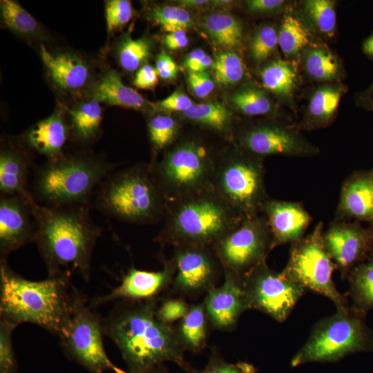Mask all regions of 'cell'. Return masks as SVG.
I'll return each instance as SVG.
<instances>
[{
  "label": "cell",
  "mask_w": 373,
  "mask_h": 373,
  "mask_svg": "<svg viewBox=\"0 0 373 373\" xmlns=\"http://www.w3.org/2000/svg\"><path fill=\"white\" fill-rule=\"evenodd\" d=\"M164 43L168 49L175 50L185 48L189 44V39L185 30H178L167 33Z\"/></svg>",
  "instance_id": "obj_52"
},
{
  "label": "cell",
  "mask_w": 373,
  "mask_h": 373,
  "mask_svg": "<svg viewBox=\"0 0 373 373\" xmlns=\"http://www.w3.org/2000/svg\"><path fill=\"white\" fill-rule=\"evenodd\" d=\"M224 280L209 289L203 301L209 325L215 329H233L240 315L249 309L242 276L223 268Z\"/></svg>",
  "instance_id": "obj_16"
},
{
  "label": "cell",
  "mask_w": 373,
  "mask_h": 373,
  "mask_svg": "<svg viewBox=\"0 0 373 373\" xmlns=\"http://www.w3.org/2000/svg\"><path fill=\"white\" fill-rule=\"evenodd\" d=\"M40 55L50 79L61 90L75 91L86 84L89 68L79 57L66 52L51 53L42 44Z\"/></svg>",
  "instance_id": "obj_22"
},
{
  "label": "cell",
  "mask_w": 373,
  "mask_h": 373,
  "mask_svg": "<svg viewBox=\"0 0 373 373\" xmlns=\"http://www.w3.org/2000/svg\"><path fill=\"white\" fill-rule=\"evenodd\" d=\"M341 96L340 90L333 88L318 89L312 96L309 111L317 121H327L336 111Z\"/></svg>",
  "instance_id": "obj_39"
},
{
  "label": "cell",
  "mask_w": 373,
  "mask_h": 373,
  "mask_svg": "<svg viewBox=\"0 0 373 373\" xmlns=\"http://www.w3.org/2000/svg\"><path fill=\"white\" fill-rule=\"evenodd\" d=\"M186 373H256V368L250 363L239 361L236 363L227 362L216 348L212 349L211 355L205 367L200 371L191 365L184 370Z\"/></svg>",
  "instance_id": "obj_44"
},
{
  "label": "cell",
  "mask_w": 373,
  "mask_h": 373,
  "mask_svg": "<svg viewBox=\"0 0 373 373\" xmlns=\"http://www.w3.org/2000/svg\"><path fill=\"white\" fill-rule=\"evenodd\" d=\"M231 100L236 107L249 116L267 114L271 104L264 92L254 88H246L234 93Z\"/></svg>",
  "instance_id": "obj_38"
},
{
  "label": "cell",
  "mask_w": 373,
  "mask_h": 373,
  "mask_svg": "<svg viewBox=\"0 0 373 373\" xmlns=\"http://www.w3.org/2000/svg\"><path fill=\"white\" fill-rule=\"evenodd\" d=\"M209 325L203 302L190 305L188 312L175 326L182 350L193 353L202 351L207 346Z\"/></svg>",
  "instance_id": "obj_27"
},
{
  "label": "cell",
  "mask_w": 373,
  "mask_h": 373,
  "mask_svg": "<svg viewBox=\"0 0 373 373\" xmlns=\"http://www.w3.org/2000/svg\"><path fill=\"white\" fill-rule=\"evenodd\" d=\"M73 131L82 142L95 138L102 121V109L99 102L90 100L69 111Z\"/></svg>",
  "instance_id": "obj_30"
},
{
  "label": "cell",
  "mask_w": 373,
  "mask_h": 373,
  "mask_svg": "<svg viewBox=\"0 0 373 373\" xmlns=\"http://www.w3.org/2000/svg\"><path fill=\"white\" fill-rule=\"evenodd\" d=\"M212 2H213V5H215L216 6H226L231 3V1H213Z\"/></svg>",
  "instance_id": "obj_57"
},
{
  "label": "cell",
  "mask_w": 373,
  "mask_h": 373,
  "mask_svg": "<svg viewBox=\"0 0 373 373\" xmlns=\"http://www.w3.org/2000/svg\"><path fill=\"white\" fill-rule=\"evenodd\" d=\"M193 103L184 93L180 90H176L166 98L151 103L153 109L164 112H185L189 109Z\"/></svg>",
  "instance_id": "obj_47"
},
{
  "label": "cell",
  "mask_w": 373,
  "mask_h": 373,
  "mask_svg": "<svg viewBox=\"0 0 373 373\" xmlns=\"http://www.w3.org/2000/svg\"><path fill=\"white\" fill-rule=\"evenodd\" d=\"M309 41V33L300 21L293 16H287L278 34V44L284 54L294 55Z\"/></svg>",
  "instance_id": "obj_36"
},
{
  "label": "cell",
  "mask_w": 373,
  "mask_h": 373,
  "mask_svg": "<svg viewBox=\"0 0 373 373\" xmlns=\"http://www.w3.org/2000/svg\"><path fill=\"white\" fill-rule=\"evenodd\" d=\"M166 204L149 164L115 169L102 182L94 195V205L103 214L137 224L162 220Z\"/></svg>",
  "instance_id": "obj_5"
},
{
  "label": "cell",
  "mask_w": 373,
  "mask_h": 373,
  "mask_svg": "<svg viewBox=\"0 0 373 373\" xmlns=\"http://www.w3.org/2000/svg\"><path fill=\"white\" fill-rule=\"evenodd\" d=\"M347 279L350 309L366 316L373 309V251L350 271Z\"/></svg>",
  "instance_id": "obj_26"
},
{
  "label": "cell",
  "mask_w": 373,
  "mask_h": 373,
  "mask_svg": "<svg viewBox=\"0 0 373 373\" xmlns=\"http://www.w3.org/2000/svg\"><path fill=\"white\" fill-rule=\"evenodd\" d=\"M249 308L285 321L307 289L268 267L264 261L242 276Z\"/></svg>",
  "instance_id": "obj_13"
},
{
  "label": "cell",
  "mask_w": 373,
  "mask_h": 373,
  "mask_svg": "<svg viewBox=\"0 0 373 373\" xmlns=\"http://www.w3.org/2000/svg\"><path fill=\"white\" fill-rule=\"evenodd\" d=\"M373 352V329L365 316L350 307L321 318L290 361L292 367L312 362L334 363L361 352Z\"/></svg>",
  "instance_id": "obj_7"
},
{
  "label": "cell",
  "mask_w": 373,
  "mask_h": 373,
  "mask_svg": "<svg viewBox=\"0 0 373 373\" xmlns=\"http://www.w3.org/2000/svg\"><path fill=\"white\" fill-rule=\"evenodd\" d=\"M158 76L155 68L145 64L137 70L133 84L138 88L152 89L158 83Z\"/></svg>",
  "instance_id": "obj_50"
},
{
  "label": "cell",
  "mask_w": 373,
  "mask_h": 373,
  "mask_svg": "<svg viewBox=\"0 0 373 373\" xmlns=\"http://www.w3.org/2000/svg\"><path fill=\"white\" fill-rule=\"evenodd\" d=\"M244 219L213 189L167 202L162 227L155 238L162 245L212 247Z\"/></svg>",
  "instance_id": "obj_4"
},
{
  "label": "cell",
  "mask_w": 373,
  "mask_h": 373,
  "mask_svg": "<svg viewBox=\"0 0 373 373\" xmlns=\"http://www.w3.org/2000/svg\"><path fill=\"white\" fill-rule=\"evenodd\" d=\"M189 307L190 305L182 298H167L158 303L156 315L162 323L173 325L186 315Z\"/></svg>",
  "instance_id": "obj_46"
},
{
  "label": "cell",
  "mask_w": 373,
  "mask_h": 373,
  "mask_svg": "<svg viewBox=\"0 0 373 373\" xmlns=\"http://www.w3.org/2000/svg\"><path fill=\"white\" fill-rule=\"evenodd\" d=\"M334 220L365 222L373 228V167L356 171L345 180Z\"/></svg>",
  "instance_id": "obj_21"
},
{
  "label": "cell",
  "mask_w": 373,
  "mask_h": 373,
  "mask_svg": "<svg viewBox=\"0 0 373 373\" xmlns=\"http://www.w3.org/2000/svg\"><path fill=\"white\" fill-rule=\"evenodd\" d=\"M28 157L13 148H5L0 153L1 195H19L32 198L29 180L32 172Z\"/></svg>",
  "instance_id": "obj_25"
},
{
  "label": "cell",
  "mask_w": 373,
  "mask_h": 373,
  "mask_svg": "<svg viewBox=\"0 0 373 373\" xmlns=\"http://www.w3.org/2000/svg\"><path fill=\"white\" fill-rule=\"evenodd\" d=\"M36 234L35 243L48 276L77 271L86 281L91 272L93 254L102 229L93 220L90 206H46L30 201Z\"/></svg>",
  "instance_id": "obj_1"
},
{
  "label": "cell",
  "mask_w": 373,
  "mask_h": 373,
  "mask_svg": "<svg viewBox=\"0 0 373 373\" xmlns=\"http://www.w3.org/2000/svg\"><path fill=\"white\" fill-rule=\"evenodd\" d=\"M305 9L318 30L331 36L333 35L336 22L334 3L329 0H309L305 3Z\"/></svg>",
  "instance_id": "obj_40"
},
{
  "label": "cell",
  "mask_w": 373,
  "mask_h": 373,
  "mask_svg": "<svg viewBox=\"0 0 373 373\" xmlns=\"http://www.w3.org/2000/svg\"><path fill=\"white\" fill-rule=\"evenodd\" d=\"M213 60L200 48L191 51L186 57L184 65L189 72L202 73L212 66Z\"/></svg>",
  "instance_id": "obj_49"
},
{
  "label": "cell",
  "mask_w": 373,
  "mask_h": 373,
  "mask_svg": "<svg viewBox=\"0 0 373 373\" xmlns=\"http://www.w3.org/2000/svg\"><path fill=\"white\" fill-rule=\"evenodd\" d=\"M278 44V34L269 26L258 29L251 38L249 49L253 59L260 64L267 59Z\"/></svg>",
  "instance_id": "obj_43"
},
{
  "label": "cell",
  "mask_w": 373,
  "mask_h": 373,
  "mask_svg": "<svg viewBox=\"0 0 373 373\" xmlns=\"http://www.w3.org/2000/svg\"><path fill=\"white\" fill-rule=\"evenodd\" d=\"M306 68L314 78L327 80L337 75L338 64L331 53L323 50H313L307 57Z\"/></svg>",
  "instance_id": "obj_41"
},
{
  "label": "cell",
  "mask_w": 373,
  "mask_h": 373,
  "mask_svg": "<svg viewBox=\"0 0 373 373\" xmlns=\"http://www.w3.org/2000/svg\"><path fill=\"white\" fill-rule=\"evenodd\" d=\"M32 198L19 195L0 197V262L21 247L35 242L36 226L32 212Z\"/></svg>",
  "instance_id": "obj_17"
},
{
  "label": "cell",
  "mask_w": 373,
  "mask_h": 373,
  "mask_svg": "<svg viewBox=\"0 0 373 373\" xmlns=\"http://www.w3.org/2000/svg\"><path fill=\"white\" fill-rule=\"evenodd\" d=\"M151 16L152 19L168 33L186 30L193 25L189 12L181 6H159L152 10Z\"/></svg>",
  "instance_id": "obj_37"
},
{
  "label": "cell",
  "mask_w": 373,
  "mask_h": 373,
  "mask_svg": "<svg viewBox=\"0 0 373 373\" xmlns=\"http://www.w3.org/2000/svg\"><path fill=\"white\" fill-rule=\"evenodd\" d=\"M323 238L343 280L373 251V228H364L357 221L334 220Z\"/></svg>",
  "instance_id": "obj_15"
},
{
  "label": "cell",
  "mask_w": 373,
  "mask_h": 373,
  "mask_svg": "<svg viewBox=\"0 0 373 373\" xmlns=\"http://www.w3.org/2000/svg\"><path fill=\"white\" fill-rule=\"evenodd\" d=\"M68 137L66 124L59 112H55L32 126L24 140L28 146L48 160L59 157Z\"/></svg>",
  "instance_id": "obj_24"
},
{
  "label": "cell",
  "mask_w": 373,
  "mask_h": 373,
  "mask_svg": "<svg viewBox=\"0 0 373 373\" xmlns=\"http://www.w3.org/2000/svg\"><path fill=\"white\" fill-rule=\"evenodd\" d=\"M152 44L146 37H124L119 42L117 55L121 66L128 72L137 70L151 58Z\"/></svg>",
  "instance_id": "obj_31"
},
{
  "label": "cell",
  "mask_w": 373,
  "mask_h": 373,
  "mask_svg": "<svg viewBox=\"0 0 373 373\" xmlns=\"http://www.w3.org/2000/svg\"><path fill=\"white\" fill-rule=\"evenodd\" d=\"M363 50L367 55L373 57V35L365 41Z\"/></svg>",
  "instance_id": "obj_56"
},
{
  "label": "cell",
  "mask_w": 373,
  "mask_h": 373,
  "mask_svg": "<svg viewBox=\"0 0 373 373\" xmlns=\"http://www.w3.org/2000/svg\"><path fill=\"white\" fill-rule=\"evenodd\" d=\"M261 213L267 219L273 249L302 238L312 220L301 204L271 198L264 205Z\"/></svg>",
  "instance_id": "obj_20"
},
{
  "label": "cell",
  "mask_w": 373,
  "mask_h": 373,
  "mask_svg": "<svg viewBox=\"0 0 373 373\" xmlns=\"http://www.w3.org/2000/svg\"><path fill=\"white\" fill-rule=\"evenodd\" d=\"M91 100L111 106H117L139 111H146L151 107L135 89L125 85L120 74L115 70H108L101 77L91 89Z\"/></svg>",
  "instance_id": "obj_23"
},
{
  "label": "cell",
  "mask_w": 373,
  "mask_h": 373,
  "mask_svg": "<svg viewBox=\"0 0 373 373\" xmlns=\"http://www.w3.org/2000/svg\"><path fill=\"white\" fill-rule=\"evenodd\" d=\"M179 131L177 121L168 115H156L148 122L149 140L155 152L164 151L176 141Z\"/></svg>",
  "instance_id": "obj_35"
},
{
  "label": "cell",
  "mask_w": 373,
  "mask_h": 373,
  "mask_svg": "<svg viewBox=\"0 0 373 373\" xmlns=\"http://www.w3.org/2000/svg\"><path fill=\"white\" fill-rule=\"evenodd\" d=\"M77 290L70 276L30 280L0 262V317L17 325L30 323L60 338L68 328Z\"/></svg>",
  "instance_id": "obj_3"
},
{
  "label": "cell",
  "mask_w": 373,
  "mask_h": 373,
  "mask_svg": "<svg viewBox=\"0 0 373 373\" xmlns=\"http://www.w3.org/2000/svg\"><path fill=\"white\" fill-rule=\"evenodd\" d=\"M115 168L102 157L62 154L33 169L30 192L46 206L91 207L97 189Z\"/></svg>",
  "instance_id": "obj_6"
},
{
  "label": "cell",
  "mask_w": 373,
  "mask_h": 373,
  "mask_svg": "<svg viewBox=\"0 0 373 373\" xmlns=\"http://www.w3.org/2000/svg\"><path fill=\"white\" fill-rule=\"evenodd\" d=\"M218 155L203 143L186 140L171 146L160 159L149 164L169 202L212 189L211 179Z\"/></svg>",
  "instance_id": "obj_8"
},
{
  "label": "cell",
  "mask_w": 373,
  "mask_h": 373,
  "mask_svg": "<svg viewBox=\"0 0 373 373\" xmlns=\"http://www.w3.org/2000/svg\"><path fill=\"white\" fill-rule=\"evenodd\" d=\"M157 298L119 301L103 320L104 334L119 349L128 373H138L166 361L184 370V360L173 325L156 315Z\"/></svg>",
  "instance_id": "obj_2"
},
{
  "label": "cell",
  "mask_w": 373,
  "mask_h": 373,
  "mask_svg": "<svg viewBox=\"0 0 373 373\" xmlns=\"http://www.w3.org/2000/svg\"><path fill=\"white\" fill-rule=\"evenodd\" d=\"M180 6L182 8H200L205 4L208 3L209 1L207 0H181L178 1Z\"/></svg>",
  "instance_id": "obj_54"
},
{
  "label": "cell",
  "mask_w": 373,
  "mask_h": 373,
  "mask_svg": "<svg viewBox=\"0 0 373 373\" xmlns=\"http://www.w3.org/2000/svg\"><path fill=\"white\" fill-rule=\"evenodd\" d=\"M222 268L243 276L266 258L273 249L272 237L262 213L244 218L213 246Z\"/></svg>",
  "instance_id": "obj_12"
},
{
  "label": "cell",
  "mask_w": 373,
  "mask_h": 373,
  "mask_svg": "<svg viewBox=\"0 0 373 373\" xmlns=\"http://www.w3.org/2000/svg\"><path fill=\"white\" fill-rule=\"evenodd\" d=\"M284 3L283 0H250L246 2L252 12H264L274 10Z\"/></svg>",
  "instance_id": "obj_53"
},
{
  "label": "cell",
  "mask_w": 373,
  "mask_h": 373,
  "mask_svg": "<svg viewBox=\"0 0 373 373\" xmlns=\"http://www.w3.org/2000/svg\"><path fill=\"white\" fill-rule=\"evenodd\" d=\"M203 27L211 39L227 50L239 48L242 28L238 19L228 13H213L203 19Z\"/></svg>",
  "instance_id": "obj_28"
},
{
  "label": "cell",
  "mask_w": 373,
  "mask_h": 373,
  "mask_svg": "<svg viewBox=\"0 0 373 373\" xmlns=\"http://www.w3.org/2000/svg\"><path fill=\"white\" fill-rule=\"evenodd\" d=\"M133 15V9L130 1H106L105 16L108 32H112L122 28L130 21Z\"/></svg>",
  "instance_id": "obj_45"
},
{
  "label": "cell",
  "mask_w": 373,
  "mask_h": 373,
  "mask_svg": "<svg viewBox=\"0 0 373 373\" xmlns=\"http://www.w3.org/2000/svg\"><path fill=\"white\" fill-rule=\"evenodd\" d=\"M212 68L216 83L222 86L239 82L244 76L245 69L241 57L231 50L217 52Z\"/></svg>",
  "instance_id": "obj_34"
},
{
  "label": "cell",
  "mask_w": 373,
  "mask_h": 373,
  "mask_svg": "<svg viewBox=\"0 0 373 373\" xmlns=\"http://www.w3.org/2000/svg\"><path fill=\"white\" fill-rule=\"evenodd\" d=\"M323 224L291 243L288 261L281 271L290 280L329 298L338 310L350 307L348 298L336 289L332 274L336 266L323 242Z\"/></svg>",
  "instance_id": "obj_10"
},
{
  "label": "cell",
  "mask_w": 373,
  "mask_h": 373,
  "mask_svg": "<svg viewBox=\"0 0 373 373\" xmlns=\"http://www.w3.org/2000/svg\"><path fill=\"white\" fill-rule=\"evenodd\" d=\"M264 86L279 95L289 94L296 83V73L289 62L283 60L274 61L261 71Z\"/></svg>",
  "instance_id": "obj_33"
},
{
  "label": "cell",
  "mask_w": 373,
  "mask_h": 373,
  "mask_svg": "<svg viewBox=\"0 0 373 373\" xmlns=\"http://www.w3.org/2000/svg\"><path fill=\"white\" fill-rule=\"evenodd\" d=\"M261 157L246 151L218 155L211 187L244 218L260 214L270 199Z\"/></svg>",
  "instance_id": "obj_9"
},
{
  "label": "cell",
  "mask_w": 373,
  "mask_h": 373,
  "mask_svg": "<svg viewBox=\"0 0 373 373\" xmlns=\"http://www.w3.org/2000/svg\"><path fill=\"white\" fill-rule=\"evenodd\" d=\"M188 83L193 94L199 98H204L213 90L214 82L206 72H189Z\"/></svg>",
  "instance_id": "obj_48"
},
{
  "label": "cell",
  "mask_w": 373,
  "mask_h": 373,
  "mask_svg": "<svg viewBox=\"0 0 373 373\" xmlns=\"http://www.w3.org/2000/svg\"><path fill=\"white\" fill-rule=\"evenodd\" d=\"M92 307L77 290L68 328L59 338L65 354L90 373H128L116 366L108 356L103 341V319Z\"/></svg>",
  "instance_id": "obj_11"
},
{
  "label": "cell",
  "mask_w": 373,
  "mask_h": 373,
  "mask_svg": "<svg viewBox=\"0 0 373 373\" xmlns=\"http://www.w3.org/2000/svg\"><path fill=\"white\" fill-rule=\"evenodd\" d=\"M163 268L149 271L132 267L123 276L120 284L109 294L95 298L90 302L97 307L115 300L142 301L153 300L171 286L175 274V262L162 258Z\"/></svg>",
  "instance_id": "obj_18"
},
{
  "label": "cell",
  "mask_w": 373,
  "mask_h": 373,
  "mask_svg": "<svg viewBox=\"0 0 373 373\" xmlns=\"http://www.w3.org/2000/svg\"><path fill=\"white\" fill-rule=\"evenodd\" d=\"M242 149L259 157L271 155H300L309 153L293 132L278 125L262 124L240 135Z\"/></svg>",
  "instance_id": "obj_19"
},
{
  "label": "cell",
  "mask_w": 373,
  "mask_h": 373,
  "mask_svg": "<svg viewBox=\"0 0 373 373\" xmlns=\"http://www.w3.org/2000/svg\"><path fill=\"white\" fill-rule=\"evenodd\" d=\"M0 10L2 21L10 30L23 36L38 33L39 26L37 20L15 1L1 0Z\"/></svg>",
  "instance_id": "obj_32"
},
{
  "label": "cell",
  "mask_w": 373,
  "mask_h": 373,
  "mask_svg": "<svg viewBox=\"0 0 373 373\" xmlns=\"http://www.w3.org/2000/svg\"><path fill=\"white\" fill-rule=\"evenodd\" d=\"M155 69L158 75L163 79H174L179 71V67L175 61L164 51L157 57Z\"/></svg>",
  "instance_id": "obj_51"
},
{
  "label": "cell",
  "mask_w": 373,
  "mask_h": 373,
  "mask_svg": "<svg viewBox=\"0 0 373 373\" xmlns=\"http://www.w3.org/2000/svg\"><path fill=\"white\" fill-rule=\"evenodd\" d=\"M182 115L189 121L220 133H231L233 126L232 112L224 104L219 102L193 104L182 113Z\"/></svg>",
  "instance_id": "obj_29"
},
{
  "label": "cell",
  "mask_w": 373,
  "mask_h": 373,
  "mask_svg": "<svg viewBox=\"0 0 373 373\" xmlns=\"http://www.w3.org/2000/svg\"><path fill=\"white\" fill-rule=\"evenodd\" d=\"M18 325L0 320V373H17V363L12 341V334Z\"/></svg>",
  "instance_id": "obj_42"
},
{
  "label": "cell",
  "mask_w": 373,
  "mask_h": 373,
  "mask_svg": "<svg viewBox=\"0 0 373 373\" xmlns=\"http://www.w3.org/2000/svg\"><path fill=\"white\" fill-rule=\"evenodd\" d=\"M138 373H171L164 364H159L152 368Z\"/></svg>",
  "instance_id": "obj_55"
},
{
  "label": "cell",
  "mask_w": 373,
  "mask_h": 373,
  "mask_svg": "<svg viewBox=\"0 0 373 373\" xmlns=\"http://www.w3.org/2000/svg\"><path fill=\"white\" fill-rule=\"evenodd\" d=\"M175 274L171 294L193 298L216 287L223 268L212 247H173Z\"/></svg>",
  "instance_id": "obj_14"
}]
</instances>
